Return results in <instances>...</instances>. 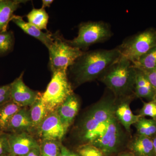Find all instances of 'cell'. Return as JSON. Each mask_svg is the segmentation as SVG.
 <instances>
[{
  "instance_id": "obj_1",
  "label": "cell",
  "mask_w": 156,
  "mask_h": 156,
  "mask_svg": "<svg viewBox=\"0 0 156 156\" xmlns=\"http://www.w3.org/2000/svg\"><path fill=\"white\" fill-rule=\"evenodd\" d=\"M118 102V98L108 89L100 100L84 112L74 130L78 146L91 144L104 133L110 121L115 116Z\"/></svg>"
},
{
  "instance_id": "obj_2",
  "label": "cell",
  "mask_w": 156,
  "mask_h": 156,
  "mask_svg": "<svg viewBox=\"0 0 156 156\" xmlns=\"http://www.w3.org/2000/svg\"><path fill=\"white\" fill-rule=\"evenodd\" d=\"M120 57L116 48L84 51L67 69L73 89L99 79Z\"/></svg>"
},
{
  "instance_id": "obj_3",
  "label": "cell",
  "mask_w": 156,
  "mask_h": 156,
  "mask_svg": "<svg viewBox=\"0 0 156 156\" xmlns=\"http://www.w3.org/2000/svg\"><path fill=\"white\" fill-rule=\"evenodd\" d=\"M136 73L133 63L121 56L98 79L116 98H120L134 95Z\"/></svg>"
},
{
  "instance_id": "obj_4",
  "label": "cell",
  "mask_w": 156,
  "mask_h": 156,
  "mask_svg": "<svg viewBox=\"0 0 156 156\" xmlns=\"http://www.w3.org/2000/svg\"><path fill=\"white\" fill-rule=\"evenodd\" d=\"M78 33L74 38L66 41L71 46L83 51L92 45L107 41L113 34L110 25L103 21L82 23L78 27Z\"/></svg>"
},
{
  "instance_id": "obj_5",
  "label": "cell",
  "mask_w": 156,
  "mask_h": 156,
  "mask_svg": "<svg viewBox=\"0 0 156 156\" xmlns=\"http://www.w3.org/2000/svg\"><path fill=\"white\" fill-rule=\"evenodd\" d=\"M52 73L51 80L41 95L42 100L49 113L56 111L73 93L67 70L56 71Z\"/></svg>"
},
{
  "instance_id": "obj_6",
  "label": "cell",
  "mask_w": 156,
  "mask_h": 156,
  "mask_svg": "<svg viewBox=\"0 0 156 156\" xmlns=\"http://www.w3.org/2000/svg\"><path fill=\"white\" fill-rule=\"evenodd\" d=\"M129 135L115 116L104 133L91 144L101 150L105 156H115L127 147Z\"/></svg>"
},
{
  "instance_id": "obj_7",
  "label": "cell",
  "mask_w": 156,
  "mask_h": 156,
  "mask_svg": "<svg viewBox=\"0 0 156 156\" xmlns=\"http://www.w3.org/2000/svg\"><path fill=\"white\" fill-rule=\"evenodd\" d=\"M156 46V29L151 27L125 39L116 47L121 56L132 62Z\"/></svg>"
},
{
  "instance_id": "obj_8",
  "label": "cell",
  "mask_w": 156,
  "mask_h": 156,
  "mask_svg": "<svg viewBox=\"0 0 156 156\" xmlns=\"http://www.w3.org/2000/svg\"><path fill=\"white\" fill-rule=\"evenodd\" d=\"M53 41L48 48L49 66L52 73L67 70L84 51L70 45L58 33L53 34Z\"/></svg>"
},
{
  "instance_id": "obj_9",
  "label": "cell",
  "mask_w": 156,
  "mask_h": 156,
  "mask_svg": "<svg viewBox=\"0 0 156 156\" xmlns=\"http://www.w3.org/2000/svg\"><path fill=\"white\" fill-rule=\"evenodd\" d=\"M37 134L43 140L61 141L67 132L60 121L56 110L50 113L37 128Z\"/></svg>"
},
{
  "instance_id": "obj_10",
  "label": "cell",
  "mask_w": 156,
  "mask_h": 156,
  "mask_svg": "<svg viewBox=\"0 0 156 156\" xmlns=\"http://www.w3.org/2000/svg\"><path fill=\"white\" fill-rule=\"evenodd\" d=\"M23 73L10 84L11 101L21 107L31 106L41 93L29 88L23 82Z\"/></svg>"
},
{
  "instance_id": "obj_11",
  "label": "cell",
  "mask_w": 156,
  "mask_h": 156,
  "mask_svg": "<svg viewBox=\"0 0 156 156\" xmlns=\"http://www.w3.org/2000/svg\"><path fill=\"white\" fill-rule=\"evenodd\" d=\"M9 142L12 156H23L40 147L38 142L27 132L9 134Z\"/></svg>"
},
{
  "instance_id": "obj_12",
  "label": "cell",
  "mask_w": 156,
  "mask_h": 156,
  "mask_svg": "<svg viewBox=\"0 0 156 156\" xmlns=\"http://www.w3.org/2000/svg\"><path fill=\"white\" fill-rule=\"evenodd\" d=\"M135 97L134 95H129L118 99L115 116L120 124L129 134H131V127L139 120L140 116L134 115L130 108V103Z\"/></svg>"
},
{
  "instance_id": "obj_13",
  "label": "cell",
  "mask_w": 156,
  "mask_h": 156,
  "mask_svg": "<svg viewBox=\"0 0 156 156\" xmlns=\"http://www.w3.org/2000/svg\"><path fill=\"white\" fill-rule=\"evenodd\" d=\"M80 98L73 92L56 110L66 132L73 122L80 110Z\"/></svg>"
},
{
  "instance_id": "obj_14",
  "label": "cell",
  "mask_w": 156,
  "mask_h": 156,
  "mask_svg": "<svg viewBox=\"0 0 156 156\" xmlns=\"http://www.w3.org/2000/svg\"><path fill=\"white\" fill-rule=\"evenodd\" d=\"M11 21L20 27L23 32L30 36L35 38L49 48L53 43V34L51 33H44L34 26L29 22H26L23 17L18 15H14Z\"/></svg>"
},
{
  "instance_id": "obj_15",
  "label": "cell",
  "mask_w": 156,
  "mask_h": 156,
  "mask_svg": "<svg viewBox=\"0 0 156 156\" xmlns=\"http://www.w3.org/2000/svg\"><path fill=\"white\" fill-rule=\"evenodd\" d=\"M33 129L29 111L26 107L21 108L13 116L6 133L9 134L27 132L30 133Z\"/></svg>"
},
{
  "instance_id": "obj_16",
  "label": "cell",
  "mask_w": 156,
  "mask_h": 156,
  "mask_svg": "<svg viewBox=\"0 0 156 156\" xmlns=\"http://www.w3.org/2000/svg\"><path fill=\"white\" fill-rule=\"evenodd\" d=\"M127 148L134 156H156L152 138L136 134L130 140Z\"/></svg>"
},
{
  "instance_id": "obj_17",
  "label": "cell",
  "mask_w": 156,
  "mask_h": 156,
  "mask_svg": "<svg viewBox=\"0 0 156 156\" xmlns=\"http://www.w3.org/2000/svg\"><path fill=\"white\" fill-rule=\"evenodd\" d=\"M136 69V79L134 84L135 97L153 100L156 94V89L151 84L142 71Z\"/></svg>"
},
{
  "instance_id": "obj_18",
  "label": "cell",
  "mask_w": 156,
  "mask_h": 156,
  "mask_svg": "<svg viewBox=\"0 0 156 156\" xmlns=\"http://www.w3.org/2000/svg\"><path fill=\"white\" fill-rule=\"evenodd\" d=\"M24 0H0V33L7 31L9 22L14 13L20 5L27 2Z\"/></svg>"
},
{
  "instance_id": "obj_19",
  "label": "cell",
  "mask_w": 156,
  "mask_h": 156,
  "mask_svg": "<svg viewBox=\"0 0 156 156\" xmlns=\"http://www.w3.org/2000/svg\"><path fill=\"white\" fill-rule=\"evenodd\" d=\"M41 95L40 94L29 110L33 130H37L49 114L42 100Z\"/></svg>"
},
{
  "instance_id": "obj_20",
  "label": "cell",
  "mask_w": 156,
  "mask_h": 156,
  "mask_svg": "<svg viewBox=\"0 0 156 156\" xmlns=\"http://www.w3.org/2000/svg\"><path fill=\"white\" fill-rule=\"evenodd\" d=\"M21 108L11 100L0 106V131L7 132L11 119Z\"/></svg>"
},
{
  "instance_id": "obj_21",
  "label": "cell",
  "mask_w": 156,
  "mask_h": 156,
  "mask_svg": "<svg viewBox=\"0 0 156 156\" xmlns=\"http://www.w3.org/2000/svg\"><path fill=\"white\" fill-rule=\"evenodd\" d=\"M28 21L41 30H47L49 15L45 9H33L27 15Z\"/></svg>"
},
{
  "instance_id": "obj_22",
  "label": "cell",
  "mask_w": 156,
  "mask_h": 156,
  "mask_svg": "<svg viewBox=\"0 0 156 156\" xmlns=\"http://www.w3.org/2000/svg\"><path fill=\"white\" fill-rule=\"evenodd\" d=\"M137 134L152 138L156 135V121L141 117L134 125Z\"/></svg>"
},
{
  "instance_id": "obj_23",
  "label": "cell",
  "mask_w": 156,
  "mask_h": 156,
  "mask_svg": "<svg viewBox=\"0 0 156 156\" xmlns=\"http://www.w3.org/2000/svg\"><path fill=\"white\" fill-rule=\"evenodd\" d=\"M132 63L136 68L140 70L156 69V46Z\"/></svg>"
},
{
  "instance_id": "obj_24",
  "label": "cell",
  "mask_w": 156,
  "mask_h": 156,
  "mask_svg": "<svg viewBox=\"0 0 156 156\" xmlns=\"http://www.w3.org/2000/svg\"><path fill=\"white\" fill-rule=\"evenodd\" d=\"M61 141L43 140L40 144L41 156H59Z\"/></svg>"
},
{
  "instance_id": "obj_25",
  "label": "cell",
  "mask_w": 156,
  "mask_h": 156,
  "mask_svg": "<svg viewBox=\"0 0 156 156\" xmlns=\"http://www.w3.org/2000/svg\"><path fill=\"white\" fill-rule=\"evenodd\" d=\"M14 44V34L11 31L0 33V56L10 53L13 50Z\"/></svg>"
},
{
  "instance_id": "obj_26",
  "label": "cell",
  "mask_w": 156,
  "mask_h": 156,
  "mask_svg": "<svg viewBox=\"0 0 156 156\" xmlns=\"http://www.w3.org/2000/svg\"><path fill=\"white\" fill-rule=\"evenodd\" d=\"M76 152L80 156H105L99 148L89 144L79 146Z\"/></svg>"
},
{
  "instance_id": "obj_27",
  "label": "cell",
  "mask_w": 156,
  "mask_h": 156,
  "mask_svg": "<svg viewBox=\"0 0 156 156\" xmlns=\"http://www.w3.org/2000/svg\"><path fill=\"white\" fill-rule=\"evenodd\" d=\"M138 115L141 117H150L156 121V103L154 100L148 102H144L142 108L139 111Z\"/></svg>"
},
{
  "instance_id": "obj_28",
  "label": "cell",
  "mask_w": 156,
  "mask_h": 156,
  "mask_svg": "<svg viewBox=\"0 0 156 156\" xmlns=\"http://www.w3.org/2000/svg\"><path fill=\"white\" fill-rule=\"evenodd\" d=\"M11 155L9 142V134L0 131V156Z\"/></svg>"
},
{
  "instance_id": "obj_29",
  "label": "cell",
  "mask_w": 156,
  "mask_h": 156,
  "mask_svg": "<svg viewBox=\"0 0 156 156\" xmlns=\"http://www.w3.org/2000/svg\"><path fill=\"white\" fill-rule=\"evenodd\" d=\"M11 100L10 84L0 86V106Z\"/></svg>"
},
{
  "instance_id": "obj_30",
  "label": "cell",
  "mask_w": 156,
  "mask_h": 156,
  "mask_svg": "<svg viewBox=\"0 0 156 156\" xmlns=\"http://www.w3.org/2000/svg\"><path fill=\"white\" fill-rule=\"evenodd\" d=\"M142 71L143 72L151 84L156 89V69Z\"/></svg>"
},
{
  "instance_id": "obj_31",
  "label": "cell",
  "mask_w": 156,
  "mask_h": 156,
  "mask_svg": "<svg viewBox=\"0 0 156 156\" xmlns=\"http://www.w3.org/2000/svg\"><path fill=\"white\" fill-rule=\"evenodd\" d=\"M59 156H80L76 152L73 151L61 143Z\"/></svg>"
},
{
  "instance_id": "obj_32",
  "label": "cell",
  "mask_w": 156,
  "mask_h": 156,
  "mask_svg": "<svg viewBox=\"0 0 156 156\" xmlns=\"http://www.w3.org/2000/svg\"><path fill=\"white\" fill-rule=\"evenodd\" d=\"M22 156H41L40 147L34 149L28 153Z\"/></svg>"
},
{
  "instance_id": "obj_33",
  "label": "cell",
  "mask_w": 156,
  "mask_h": 156,
  "mask_svg": "<svg viewBox=\"0 0 156 156\" xmlns=\"http://www.w3.org/2000/svg\"><path fill=\"white\" fill-rule=\"evenodd\" d=\"M53 0H43L42 1V9H45V8L50 7V5L53 3Z\"/></svg>"
},
{
  "instance_id": "obj_34",
  "label": "cell",
  "mask_w": 156,
  "mask_h": 156,
  "mask_svg": "<svg viewBox=\"0 0 156 156\" xmlns=\"http://www.w3.org/2000/svg\"><path fill=\"white\" fill-rule=\"evenodd\" d=\"M115 156H134L130 151H123Z\"/></svg>"
},
{
  "instance_id": "obj_35",
  "label": "cell",
  "mask_w": 156,
  "mask_h": 156,
  "mask_svg": "<svg viewBox=\"0 0 156 156\" xmlns=\"http://www.w3.org/2000/svg\"><path fill=\"white\" fill-rule=\"evenodd\" d=\"M153 143V145L154 148L156 156V135L152 138Z\"/></svg>"
},
{
  "instance_id": "obj_36",
  "label": "cell",
  "mask_w": 156,
  "mask_h": 156,
  "mask_svg": "<svg viewBox=\"0 0 156 156\" xmlns=\"http://www.w3.org/2000/svg\"><path fill=\"white\" fill-rule=\"evenodd\" d=\"M153 100L156 103V94L155 95L154 97Z\"/></svg>"
},
{
  "instance_id": "obj_37",
  "label": "cell",
  "mask_w": 156,
  "mask_h": 156,
  "mask_svg": "<svg viewBox=\"0 0 156 156\" xmlns=\"http://www.w3.org/2000/svg\"><path fill=\"white\" fill-rule=\"evenodd\" d=\"M12 156L11 155H7V156Z\"/></svg>"
}]
</instances>
